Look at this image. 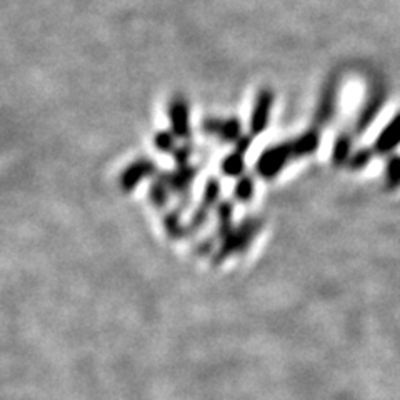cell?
I'll return each mask as SVG.
<instances>
[{"label":"cell","instance_id":"1","mask_svg":"<svg viewBox=\"0 0 400 400\" xmlns=\"http://www.w3.org/2000/svg\"><path fill=\"white\" fill-rule=\"evenodd\" d=\"M293 157L291 142L281 144V146H274L267 151L262 152L257 162V172L264 179H272L279 172L286 167L288 158Z\"/></svg>","mask_w":400,"mask_h":400},{"label":"cell","instance_id":"2","mask_svg":"<svg viewBox=\"0 0 400 400\" xmlns=\"http://www.w3.org/2000/svg\"><path fill=\"white\" fill-rule=\"evenodd\" d=\"M272 104H274L272 90H262V92L257 95V100H255L252 110V117H250V134H252V136H259V134H262L265 127H267Z\"/></svg>","mask_w":400,"mask_h":400},{"label":"cell","instance_id":"3","mask_svg":"<svg viewBox=\"0 0 400 400\" xmlns=\"http://www.w3.org/2000/svg\"><path fill=\"white\" fill-rule=\"evenodd\" d=\"M400 144V114L395 115V117L390 120V124L382 130L377 142H375L374 151L379 153V156H384V153L392 152L395 147Z\"/></svg>","mask_w":400,"mask_h":400},{"label":"cell","instance_id":"4","mask_svg":"<svg viewBox=\"0 0 400 400\" xmlns=\"http://www.w3.org/2000/svg\"><path fill=\"white\" fill-rule=\"evenodd\" d=\"M204 129L205 132H209L210 136H217L220 137L222 141H227V142H232V141H237L240 136V124L237 120L232 119V120H227V122H224V120H207L204 124Z\"/></svg>","mask_w":400,"mask_h":400},{"label":"cell","instance_id":"5","mask_svg":"<svg viewBox=\"0 0 400 400\" xmlns=\"http://www.w3.org/2000/svg\"><path fill=\"white\" fill-rule=\"evenodd\" d=\"M168 115L172 119V127L175 130V136L187 137L189 136V107L184 102V99L172 100Z\"/></svg>","mask_w":400,"mask_h":400},{"label":"cell","instance_id":"6","mask_svg":"<svg viewBox=\"0 0 400 400\" xmlns=\"http://www.w3.org/2000/svg\"><path fill=\"white\" fill-rule=\"evenodd\" d=\"M255 227L254 222H250V224L244 225L242 229L237 230V232H234L230 237L225 239V244L224 247L220 249V259H224L225 255H229L230 252H234V250H242L244 247H247V244L250 242V239H252V235L255 234Z\"/></svg>","mask_w":400,"mask_h":400},{"label":"cell","instance_id":"7","mask_svg":"<svg viewBox=\"0 0 400 400\" xmlns=\"http://www.w3.org/2000/svg\"><path fill=\"white\" fill-rule=\"evenodd\" d=\"M153 171H156V166H153L151 161H144V158H141L139 162L132 163L122 175L124 190L134 189V185H136L139 180L144 179L146 175H151Z\"/></svg>","mask_w":400,"mask_h":400},{"label":"cell","instance_id":"8","mask_svg":"<svg viewBox=\"0 0 400 400\" xmlns=\"http://www.w3.org/2000/svg\"><path fill=\"white\" fill-rule=\"evenodd\" d=\"M293 157H303L308 153L315 152L317 146H319V134L317 132H307L302 137H298L297 141L291 142Z\"/></svg>","mask_w":400,"mask_h":400},{"label":"cell","instance_id":"9","mask_svg":"<svg viewBox=\"0 0 400 400\" xmlns=\"http://www.w3.org/2000/svg\"><path fill=\"white\" fill-rule=\"evenodd\" d=\"M385 182H387L389 189H397L400 185V156H392L387 162L385 168Z\"/></svg>","mask_w":400,"mask_h":400},{"label":"cell","instance_id":"10","mask_svg":"<svg viewBox=\"0 0 400 400\" xmlns=\"http://www.w3.org/2000/svg\"><path fill=\"white\" fill-rule=\"evenodd\" d=\"M222 171H224L227 175H239L244 171V152L235 151L232 156H229L225 158L224 163H222Z\"/></svg>","mask_w":400,"mask_h":400},{"label":"cell","instance_id":"11","mask_svg":"<svg viewBox=\"0 0 400 400\" xmlns=\"http://www.w3.org/2000/svg\"><path fill=\"white\" fill-rule=\"evenodd\" d=\"M350 139L347 136H340L337 139L335 142V147H334V152H332V158H334V162L337 166H342L347 161V157H349V152H350Z\"/></svg>","mask_w":400,"mask_h":400},{"label":"cell","instance_id":"12","mask_svg":"<svg viewBox=\"0 0 400 400\" xmlns=\"http://www.w3.org/2000/svg\"><path fill=\"white\" fill-rule=\"evenodd\" d=\"M254 195V182L250 177H242L237 182V187H235V197H237L239 200L242 202H247L252 199Z\"/></svg>","mask_w":400,"mask_h":400},{"label":"cell","instance_id":"13","mask_svg":"<svg viewBox=\"0 0 400 400\" xmlns=\"http://www.w3.org/2000/svg\"><path fill=\"white\" fill-rule=\"evenodd\" d=\"M156 144H157V148H161L163 152H168L172 148V144H173V137L171 134L163 132V134H158L157 139H156Z\"/></svg>","mask_w":400,"mask_h":400},{"label":"cell","instance_id":"14","mask_svg":"<svg viewBox=\"0 0 400 400\" xmlns=\"http://www.w3.org/2000/svg\"><path fill=\"white\" fill-rule=\"evenodd\" d=\"M369 158H370V152L369 151H360L357 156L352 158L350 167L352 168H360V167H364V166H367Z\"/></svg>","mask_w":400,"mask_h":400}]
</instances>
